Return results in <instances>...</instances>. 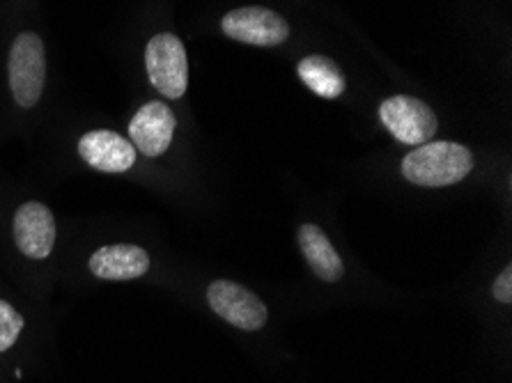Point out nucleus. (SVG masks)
Listing matches in <instances>:
<instances>
[{
    "label": "nucleus",
    "mask_w": 512,
    "mask_h": 383,
    "mask_svg": "<svg viewBox=\"0 0 512 383\" xmlns=\"http://www.w3.org/2000/svg\"><path fill=\"white\" fill-rule=\"evenodd\" d=\"M473 170V154L460 143L434 140L402 159V175L407 182L428 189H441L462 182Z\"/></svg>",
    "instance_id": "nucleus-1"
},
{
    "label": "nucleus",
    "mask_w": 512,
    "mask_h": 383,
    "mask_svg": "<svg viewBox=\"0 0 512 383\" xmlns=\"http://www.w3.org/2000/svg\"><path fill=\"white\" fill-rule=\"evenodd\" d=\"M205 303L221 322L242 333H260L269 324V308L242 283L216 278L205 287Z\"/></svg>",
    "instance_id": "nucleus-2"
},
{
    "label": "nucleus",
    "mask_w": 512,
    "mask_h": 383,
    "mask_svg": "<svg viewBox=\"0 0 512 383\" xmlns=\"http://www.w3.org/2000/svg\"><path fill=\"white\" fill-rule=\"evenodd\" d=\"M10 90L21 108H33L40 101L46 83V51L40 35L21 33L14 39L7 60Z\"/></svg>",
    "instance_id": "nucleus-3"
},
{
    "label": "nucleus",
    "mask_w": 512,
    "mask_h": 383,
    "mask_svg": "<svg viewBox=\"0 0 512 383\" xmlns=\"http://www.w3.org/2000/svg\"><path fill=\"white\" fill-rule=\"evenodd\" d=\"M145 69L159 95L168 99L184 97L189 85V60L180 37L173 33L154 35L145 46Z\"/></svg>",
    "instance_id": "nucleus-4"
},
{
    "label": "nucleus",
    "mask_w": 512,
    "mask_h": 383,
    "mask_svg": "<svg viewBox=\"0 0 512 383\" xmlns=\"http://www.w3.org/2000/svg\"><path fill=\"white\" fill-rule=\"evenodd\" d=\"M12 237L19 253L30 262H46L56 248L58 225L53 211L42 202H23L14 211Z\"/></svg>",
    "instance_id": "nucleus-5"
},
{
    "label": "nucleus",
    "mask_w": 512,
    "mask_h": 383,
    "mask_svg": "<svg viewBox=\"0 0 512 383\" xmlns=\"http://www.w3.org/2000/svg\"><path fill=\"white\" fill-rule=\"evenodd\" d=\"M379 117L384 127L405 145H423L434 138L439 129V120L425 101L407 95H398L382 101Z\"/></svg>",
    "instance_id": "nucleus-6"
},
{
    "label": "nucleus",
    "mask_w": 512,
    "mask_h": 383,
    "mask_svg": "<svg viewBox=\"0 0 512 383\" xmlns=\"http://www.w3.org/2000/svg\"><path fill=\"white\" fill-rule=\"evenodd\" d=\"M223 33L251 46H278L290 37V26L269 7H237L221 21Z\"/></svg>",
    "instance_id": "nucleus-7"
},
{
    "label": "nucleus",
    "mask_w": 512,
    "mask_h": 383,
    "mask_svg": "<svg viewBox=\"0 0 512 383\" xmlns=\"http://www.w3.org/2000/svg\"><path fill=\"white\" fill-rule=\"evenodd\" d=\"M152 269L150 253L136 244H111L97 248L88 257V271L104 283H131Z\"/></svg>",
    "instance_id": "nucleus-8"
},
{
    "label": "nucleus",
    "mask_w": 512,
    "mask_h": 383,
    "mask_svg": "<svg viewBox=\"0 0 512 383\" xmlns=\"http://www.w3.org/2000/svg\"><path fill=\"white\" fill-rule=\"evenodd\" d=\"M175 127V113L164 101H147L145 106L138 108V113L129 124L131 145L136 147V152L157 159V156L168 152L175 136Z\"/></svg>",
    "instance_id": "nucleus-9"
},
{
    "label": "nucleus",
    "mask_w": 512,
    "mask_h": 383,
    "mask_svg": "<svg viewBox=\"0 0 512 383\" xmlns=\"http://www.w3.org/2000/svg\"><path fill=\"white\" fill-rule=\"evenodd\" d=\"M79 156L90 168L108 175L127 173V170L136 166L138 159L136 147L131 145V140L108 129L88 131L79 140Z\"/></svg>",
    "instance_id": "nucleus-10"
},
{
    "label": "nucleus",
    "mask_w": 512,
    "mask_h": 383,
    "mask_svg": "<svg viewBox=\"0 0 512 383\" xmlns=\"http://www.w3.org/2000/svg\"><path fill=\"white\" fill-rule=\"evenodd\" d=\"M301 255L313 276L324 285H338L345 278V262L320 225L304 223L297 232Z\"/></svg>",
    "instance_id": "nucleus-11"
},
{
    "label": "nucleus",
    "mask_w": 512,
    "mask_h": 383,
    "mask_svg": "<svg viewBox=\"0 0 512 383\" xmlns=\"http://www.w3.org/2000/svg\"><path fill=\"white\" fill-rule=\"evenodd\" d=\"M299 78L306 83L308 90H313L322 99H336L345 92V74L331 58L308 56L299 62Z\"/></svg>",
    "instance_id": "nucleus-12"
},
{
    "label": "nucleus",
    "mask_w": 512,
    "mask_h": 383,
    "mask_svg": "<svg viewBox=\"0 0 512 383\" xmlns=\"http://www.w3.org/2000/svg\"><path fill=\"white\" fill-rule=\"evenodd\" d=\"M26 331V317L7 299H0V356H7L19 345Z\"/></svg>",
    "instance_id": "nucleus-13"
},
{
    "label": "nucleus",
    "mask_w": 512,
    "mask_h": 383,
    "mask_svg": "<svg viewBox=\"0 0 512 383\" xmlns=\"http://www.w3.org/2000/svg\"><path fill=\"white\" fill-rule=\"evenodd\" d=\"M492 299L499 303V306H510L512 303V267L506 264L496 278L492 280Z\"/></svg>",
    "instance_id": "nucleus-14"
}]
</instances>
